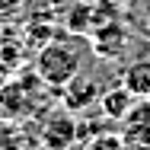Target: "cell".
Segmentation results:
<instances>
[{"instance_id": "6da1fadb", "label": "cell", "mask_w": 150, "mask_h": 150, "mask_svg": "<svg viewBox=\"0 0 150 150\" xmlns=\"http://www.w3.org/2000/svg\"><path fill=\"white\" fill-rule=\"evenodd\" d=\"M80 64H83V58L70 42H48L35 54V74L48 86H67L80 74Z\"/></svg>"}, {"instance_id": "7a4b0ae2", "label": "cell", "mask_w": 150, "mask_h": 150, "mask_svg": "<svg viewBox=\"0 0 150 150\" xmlns=\"http://www.w3.org/2000/svg\"><path fill=\"white\" fill-rule=\"evenodd\" d=\"M77 141H80V125H77V118H74L70 109L48 115L45 128H42V144H45V150H70Z\"/></svg>"}, {"instance_id": "3957f363", "label": "cell", "mask_w": 150, "mask_h": 150, "mask_svg": "<svg viewBox=\"0 0 150 150\" xmlns=\"http://www.w3.org/2000/svg\"><path fill=\"white\" fill-rule=\"evenodd\" d=\"M93 51L102 61H118L128 51V29L121 26L118 19H109L102 26L93 29Z\"/></svg>"}, {"instance_id": "277c9868", "label": "cell", "mask_w": 150, "mask_h": 150, "mask_svg": "<svg viewBox=\"0 0 150 150\" xmlns=\"http://www.w3.org/2000/svg\"><path fill=\"white\" fill-rule=\"evenodd\" d=\"M96 102H99V83H96L93 77L77 74V77L64 86V109H70L74 115L86 112V109L96 105Z\"/></svg>"}, {"instance_id": "5b68a950", "label": "cell", "mask_w": 150, "mask_h": 150, "mask_svg": "<svg viewBox=\"0 0 150 150\" xmlns=\"http://www.w3.org/2000/svg\"><path fill=\"white\" fill-rule=\"evenodd\" d=\"M134 99L137 96L125 83H118V86H112V90H105L99 96V109H102L105 118H128V112L134 109Z\"/></svg>"}, {"instance_id": "8992f818", "label": "cell", "mask_w": 150, "mask_h": 150, "mask_svg": "<svg viewBox=\"0 0 150 150\" xmlns=\"http://www.w3.org/2000/svg\"><path fill=\"white\" fill-rule=\"evenodd\" d=\"M121 83L134 93L137 99H147L150 96V61H131L121 70Z\"/></svg>"}, {"instance_id": "52a82bcc", "label": "cell", "mask_w": 150, "mask_h": 150, "mask_svg": "<svg viewBox=\"0 0 150 150\" xmlns=\"http://www.w3.org/2000/svg\"><path fill=\"white\" fill-rule=\"evenodd\" d=\"M0 150H23V134L13 125H0Z\"/></svg>"}, {"instance_id": "ba28073f", "label": "cell", "mask_w": 150, "mask_h": 150, "mask_svg": "<svg viewBox=\"0 0 150 150\" xmlns=\"http://www.w3.org/2000/svg\"><path fill=\"white\" fill-rule=\"evenodd\" d=\"M86 150H125V141L105 134V137H93V141H86Z\"/></svg>"}, {"instance_id": "9c48e42d", "label": "cell", "mask_w": 150, "mask_h": 150, "mask_svg": "<svg viewBox=\"0 0 150 150\" xmlns=\"http://www.w3.org/2000/svg\"><path fill=\"white\" fill-rule=\"evenodd\" d=\"M19 6V0H0V13H13Z\"/></svg>"}, {"instance_id": "30bf717a", "label": "cell", "mask_w": 150, "mask_h": 150, "mask_svg": "<svg viewBox=\"0 0 150 150\" xmlns=\"http://www.w3.org/2000/svg\"><path fill=\"white\" fill-rule=\"evenodd\" d=\"M147 32H150V19H147Z\"/></svg>"}]
</instances>
